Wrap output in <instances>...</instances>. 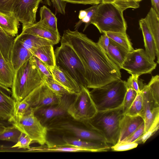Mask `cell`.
I'll use <instances>...</instances> for the list:
<instances>
[{"mask_svg":"<svg viewBox=\"0 0 159 159\" xmlns=\"http://www.w3.org/2000/svg\"><path fill=\"white\" fill-rule=\"evenodd\" d=\"M75 95L67 113L76 120L84 122L89 120L98 112L90 91L87 87L82 86L79 92Z\"/></svg>","mask_w":159,"mask_h":159,"instance_id":"cell-8","label":"cell"},{"mask_svg":"<svg viewBox=\"0 0 159 159\" xmlns=\"http://www.w3.org/2000/svg\"><path fill=\"white\" fill-rule=\"evenodd\" d=\"M6 127L4 126H0V134L3 131Z\"/></svg>","mask_w":159,"mask_h":159,"instance_id":"cell-52","label":"cell"},{"mask_svg":"<svg viewBox=\"0 0 159 159\" xmlns=\"http://www.w3.org/2000/svg\"><path fill=\"white\" fill-rule=\"evenodd\" d=\"M27 151L33 152H89L86 148L77 147L68 145L66 143L62 145H54L47 141L45 144L35 147H30Z\"/></svg>","mask_w":159,"mask_h":159,"instance_id":"cell-24","label":"cell"},{"mask_svg":"<svg viewBox=\"0 0 159 159\" xmlns=\"http://www.w3.org/2000/svg\"><path fill=\"white\" fill-rule=\"evenodd\" d=\"M110 40L107 54L121 69L122 65L129 52L110 39Z\"/></svg>","mask_w":159,"mask_h":159,"instance_id":"cell-25","label":"cell"},{"mask_svg":"<svg viewBox=\"0 0 159 159\" xmlns=\"http://www.w3.org/2000/svg\"><path fill=\"white\" fill-rule=\"evenodd\" d=\"M133 3L139 2L142 0H127Z\"/></svg>","mask_w":159,"mask_h":159,"instance_id":"cell-53","label":"cell"},{"mask_svg":"<svg viewBox=\"0 0 159 159\" xmlns=\"http://www.w3.org/2000/svg\"><path fill=\"white\" fill-rule=\"evenodd\" d=\"M15 38L24 48L33 54L42 47L56 44L49 40L29 34H20Z\"/></svg>","mask_w":159,"mask_h":159,"instance_id":"cell-21","label":"cell"},{"mask_svg":"<svg viewBox=\"0 0 159 159\" xmlns=\"http://www.w3.org/2000/svg\"><path fill=\"white\" fill-rule=\"evenodd\" d=\"M31 59L39 70L45 78L53 79L49 69L40 60L34 56Z\"/></svg>","mask_w":159,"mask_h":159,"instance_id":"cell-41","label":"cell"},{"mask_svg":"<svg viewBox=\"0 0 159 159\" xmlns=\"http://www.w3.org/2000/svg\"><path fill=\"white\" fill-rule=\"evenodd\" d=\"M142 93L143 107V117L145 125L144 133L155 119L159 116V103L154 99L147 84H144L140 90Z\"/></svg>","mask_w":159,"mask_h":159,"instance_id":"cell-13","label":"cell"},{"mask_svg":"<svg viewBox=\"0 0 159 159\" xmlns=\"http://www.w3.org/2000/svg\"><path fill=\"white\" fill-rule=\"evenodd\" d=\"M110 38L105 34L103 33L99 38L97 43L105 50L106 54L108 51V48L110 43Z\"/></svg>","mask_w":159,"mask_h":159,"instance_id":"cell-46","label":"cell"},{"mask_svg":"<svg viewBox=\"0 0 159 159\" xmlns=\"http://www.w3.org/2000/svg\"><path fill=\"white\" fill-rule=\"evenodd\" d=\"M103 33L106 34L110 39L128 52H129L134 50L132 43L126 33L109 32H104Z\"/></svg>","mask_w":159,"mask_h":159,"instance_id":"cell-30","label":"cell"},{"mask_svg":"<svg viewBox=\"0 0 159 159\" xmlns=\"http://www.w3.org/2000/svg\"><path fill=\"white\" fill-rule=\"evenodd\" d=\"M98 4L94 5L86 9L87 13L85 16L82 19L80 20L75 26V30H77L82 23H85V26L83 30L84 31L87 27L91 24V21L94 16L97 10Z\"/></svg>","mask_w":159,"mask_h":159,"instance_id":"cell-34","label":"cell"},{"mask_svg":"<svg viewBox=\"0 0 159 159\" xmlns=\"http://www.w3.org/2000/svg\"><path fill=\"white\" fill-rule=\"evenodd\" d=\"M53 79L73 95L78 93L80 89L79 84L68 74L56 66L49 69Z\"/></svg>","mask_w":159,"mask_h":159,"instance_id":"cell-19","label":"cell"},{"mask_svg":"<svg viewBox=\"0 0 159 159\" xmlns=\"http://www.w3.org/2000/svg\"><path fill=\"white\" fill-rule=\"evenodd\" d=\"M140 28L143 35L145 52L150 57L154 60L156 50L153 38L143 18L139 21Z\"/></svg>","mask_w":159,"mask_h":159,"instance_id":"cell-27","label":"cell"},{"mask_svg":"<svg viewBox=\"0 0 159 159\" xmlns=\"http://www.w3.org/2000/svg\"><path fill=\"white\" fill-rule=\"evenodd\" d=\"M63 140L65 143L77 147L87 149L90 152H106L111 149V146L106 142L88 141L77 137L65 138Z\"/></svg>","mask_w":159,"mask_h":159,"instance_id":"cell-18","label":"cell"},{"mask_svg":"<svg viewBox=\"0 0 159 159\" xmlns=\"http://www.w3.org/2000/svg\"><path fill=\"white\" fill-rule=\"evenodd\" d=\"M10 124L8 122L2 120L0 119V126H9Z\"/></svg>","mask_w":159,"mask_h":159,"instance_id":"cell-50","label":"cell"},{"mask_svg":"<svg viewBox=\"0 0 159 159\" xmlns=\"http://www.w3.org/2000/svg\"><path fill=\"white\" fill-rule=\"evenodd\" d=\"M33 56L32 52L24 48L15 38L10 52V61L15 72Z\"/></svg>","mask_w":159,"mask_h":159,"instance_id":"cell-17","label":"cell"},{"mask_svg":"<svg viewBox=\"0 0 159 159\" xmlns=\"http://www.w3.org/2000/svg\"><path fill=\"white\" fill-rule=\"evenodd\" d=\"M123 12L112 3H101L98 5L91 24L101 33L104 32L126 33L127 25Z\"/></svg>","mask_w":159,"mask_h":159,"instance_id":"cell-5","label":"cell"},{"mask_svg":"<svg viewBox=\"0 0 159 159\" xmlns=\"http://www.w3.org/2000/svg\"><path fill=\"white\" fill-rule=\"evenodd\" d=\"M138 144L135 142L122 141L111 147V149L115 151H123L130 150L137 147Z\"/></svg>","mask_w":159,"mask_h":159,"instance_id":"cell-42","label":"cell"},{"mask_svg":"<svg viewBox=\"0 0 159 159\" xmlns=\"http://www.w3.org/2000/svg\"><path fill=\"white\" fill-rule=\"evenodd\" d=\"M15 71L10 61H7L0 51V85L11 93Z\"/></svg>","mask_w":159,"mask_h":159,"instance_id":"cell-22","label":"cell"},{"mask_svg":"<svg viewBox=\"0 0 159 159\" xmlns=\"http://www.w3.org/2000/svg\"><path fill=\"white\" fill-rule=\"evenodd\" d=\"M5 90L8 92L0 85V119L11 124L13 120L16 101L4 92Z\"/></svg>","mask_w":159,"mask_h":159,"instance_id":"cell-20","label":"cell"},{"mask_svg":"<svg viewBox=\"0 0 159 159\" xmlns=\"http://www.w3.org/2000/svg\"><path fill=\"white\" fill-rule=\"evenodd\" d=\"M87 11L85 9L81 10L79 11L78 17L80 20L83 19L86 16Z\"/></svg>","mask_w":159,"mask_h":159,"instance_id":"cell-49","label":"cell"},{"mask_svg":"<svg viewBox=\"0 0 159 159\" xmlns=\"http://www.w3.org/2000/svg\"><path fill=\"white\" fill-rule=\"evenodd\" d=\"M35 111L30 108L22 117L14 120L11 124L32 140L43 145L47 142V128L35 115Z\"/></svg>","mask_w":159,"mask_h":159,"instance_id":"cell-7","label":"cell"},{"mask_svg":"<svg viewBox=\"0 0 159 159\" xmlns=\"http://www.w3.org/2000/svg\"><path fill=\"white\" fill-rule=\"evenodd\" d=\"M137 94V93L133 89L131 88H127L122 105L124 114L126 113L131 106Z\"/></svg>","mask_w":159,"mask_h":159,"instance_id":"cell-37","label":"cell"},{"mask_svg":"<svg viewBox=\"0 0 159 159\" xmlns=\"http://www.w3.org/2000/svg\"><path fill=\"white\" fill-rule=\"evenodd\" d=\"M53 46L49 45L42 47L33 53V56L40 60L48 69L55 66Z\"/></svg>","mask_w":159,"mask_h":159,"instance_id":"cell-28","label":"cell"},{"mask_svg":"<svg viewBox=\"0 0 159 159\" xmlns=\"http://www.w3.org/2000/svg\"><path fill=\"white\" fill-rule=\"evenodd\" d=\"M159 128V116H158L155 119L147 132L134 142L138 144L144 143L148 139L158 131Z\"/></svg>","mask_w":159,"mask_h":159,"instance_id":"cell-35","label":"cell"},{"mask_svg":"<svg viewBox=\"0 0 159 159\" xmlns=\"http://www.w3.org/2000/svg\"><path fill=\"white\" fill-rule=\"evenodd\" d=\"M44 83L53 93L60 98L65 94H70L67 89L53 79L45 78Z\"/></svg>","mask_w":159,"mask_h":159,"instance_id":"cell-33","label":"cell"},{"mask_svg":"<svg viewBox=\"0 0 159 159\" xmlns=\"http://www.w3.org/2000/svg\"><path fill=\"white\" fill-rule=\"evenodd\" d=\"M30 107V104L26 101H16L13 121L24 116Z\"/></svg>","mask_w":159,"mask_h":159,"instance_id":"cell-36","label":"cell"},{"mask_svg":"<svg viewBox=\"0 0 159 159\" xmlns=\"http://www.w3.org/2000/svg\"><path fill=\"white\" fill-rule=\"evenodd\" d=\"M86 128H81L68 123L60 122L52 125L50 130L67 132L73 134L76 137L88 141L106 142L102 134L89 122L86 121Z\"/></svg>","mask_w":159,"mask_h":159,"instance_id":"cell-10","label":"cell"},{"mask_svg":"<svg viewBox=\"0 0 159 159\" xmlns=\"http://www.w3.org/2000/svg\"><path fill=\"white\" fill-rule=\"evenodd\" d=\"M19 0H0V12L6 14L13 13Z\"/></svg>","mask_w":159,"mask_h":159,"instance_id":"cell-39","label":"cell"},{"mask_svg":"<svg viewBox=\"0 0 159 159\" xmlns=\"http://www.w3.org/2000/svg\"><path fill=\"white\" fill-rule=\"evenodd\" d=\"M56 12L65 15L66 2L62 0H51Z\"/></svg>","mask_w":159,"mask_h":159,"instance_id":"cell-45","label":"cell"},{"mask_svg":"<svg viewBox=\"0 0 159 159\" xmlns=\"http://www.w3.org/2000/svg\"><path fill=\"white\" fill-rule=\"evenodd\" d=\"M21 34H29L49 40L56 44L60 39L59 33L48 27L43 20L32 24L22 26Z\"/></svg>","mask_w":159,"mask_h":159,"instance_id":"cell-14","label":"cell"},{"mask_svg":"<svg viewBox=\"0 0 159 159\" xmlns=\"http://www.w3.org/2000/svg\"><path fill=\"white\" fill-rule=\"evenodd\" d=\"M152 7L159 15V0H151Z\"/></svg>","mask_w":159,"mask_h":159,"instance_id":"cell-48","label":"cell"},{"mask_svg":"<svg viewBox=\"0 0 159 159\" xmlns=\"http://www.w3.org/2000/svg\"><path fill=\"white\" fill-rule=\"evenodd\" d=\"M42 0H19L13 13L22 26L32 24L36 21V14Z\"/></svg>","mask_w":159,"mask_h":159,"instance_id":"cell-11","label":"cell"},{"mask_svg":"<svg viewBox=\"0 0 159 159\" xmlns=\"http://www.w3.org/2000/svg\"><path fill=\"white\" fill-rule=\"evenodd\" d=\"M19 22L13 13L6 14L0 12V27L10 36L15 37L18 34Z\"/></svg>","mask_w":159,"mask_h":159,"instance_id":"cell-26","label":"cell"},{"mask_svg":"<svg viewBox=\"0 0 159 159\" xmlns=\"http://www.w3.org/2000/svg\"><path fill=\"white\" fill-rule=\"evenodd\" d=\"M144 122L140 115L132 116L124 114L120 124V133L118 143L124 140Z\"/></svg>","mask_w":159,"mask_h":159,"instance_id":"cell-16","label":"cell"},{"mask_svg":"<svg viewBox=\"0 0 159 159\" xmlns=\"http://www.w3.org/2000/svg\"><path fill=\"white\" fill-rule=\"evenodd\" d=\"M70 45L84 65L87 88L100 87L121 79L120 69L97 43L77 30L64 31L61 41Z\"/></svg>","mask_w":159,"mask_h":159,"instance_id":"cell-1","label":"cell"},{"mask_svg":"<svg viewBox=\"0 0 159 159\" xmlns=\"http://www.w3.org/2000/svg\"><path fill=\"white\" fill-rule=\"evenodd\" d=\"M144 130L145 125L144 122L134 132L123 141L134 142L143 135L144 133Z\"/></svg>","mask_w":159,"mask_h":159,"instance_id":"cell-43","label":"cell"},{"mask_svg":"<svg viewBox=\"0 0 159 159\" xmlns=\"http://www.w3.org/2000/svg\"><path fill=\"white\" fill-rule=\"evenodd\" d=\"M139 77L137 75H131L126 81L127 87L132 89L137 93L140 91L139 84Z\"/></svg>","mask_w":159,"mask_h":159,"instance_id":"cell-44","label":"cell"},{"mask_svg":"<svg viewBox=\"0 0 159 159\" xmlns=\"http://www.w3.org/2000/svg\"><path fill=\"white\" fill-rule=\"evenodd\" d=\"M157 63L151 59L142 48L134 49L129 52L121 69L131 75L139 76L150 74L156 68Z\"/></svg>","mask_w":159,"mask_h":159,"instance_id":"cell-9","label":"cell"},{"mask_svg":"<svg viewBox=\"0 0 159 159\" xmlns=\"http://www.w3.org/2000/svg\"><path fill=\"white\" fill-rule=\"evenodd\" d=\"M102 3L113 4L116 0H101Z\"/></svg>","mask_w":159,"mask_h":159,"instance_id":"cell-51","label":"cell"},{"mask_svg":"<svg viewBox=\"0 0 159 159\" xmlns=\"http://www.w3.org/2000/svg\"><path fill=\"white\" fill-rule=\"evenodd\" d=\"M144 20L151 32L154 40L157 63H159V15L151 7Z\"/></svg>","mask_w":159,"mask_h":159,"instance_id":"cell-23","label":"cell"},{"mask_svg":"<svg viewBox=\"0 0 159 159\" xmlns=\"http://www.w3.org/2000/svg\"><path fill=\"white\" fill-rule=\"evenodd\" d=\"M61 44L54 51L55 66L69 75L80 86L87 87L83 63L74 49L68 43Z\"/></svg>","mask_w":159,"mask_h":159,"instance_id":"cell-4","label":"cell"},{"mask_svg":"<svg viewBox=\"0 0 159 159\" xmlns=\"http://www.w3.org/2000/svg\"><path fill=\"white\" fill-rule=\"evenodd\" d=\"M21 132L14 125L6 126L0 134V140L6 141L16 143Z\"/></svg>","mask_w":159,"mask_h":159,"instance_id":"cell-32","label":"cell"},{"mask_svg":"<svg viewBox=\"0 0 159 159\" xmlns=\"http://www.w3.org/2000/svg\"><path fill=\"white\" fill-rule=\"evenodd\" d=\"M40 20H43L45 24L54 32L59 33L57 27V18L53 12L44 5L40 9Z\"/></svg>","mask_w":159,"mask_h":159,"instance_id":"cell-29","label":"cell"},{"mask_svg":"<svg viewBox=\"0 0 159 159\" xmlns=\"http://www.w3.org/2000/svg\"><path fill=\"white\" fill-rule=\"evenodd\" d=\"M152 96L156 101L159 103V76L158 75L152 76L147 84Z\"/></svg>","mask_w":159,"mask_h":159,"instance_id":"cell-38","label":"cell"},{"mask_svg":"<svg viewBox=\"0 0 159 159\" xmlns=\"http://www.w3.org/2000/svg\"><path fill=\"white\" fill-rule=\"evenodd\" d=\"M143 94L140 91L137 93L134 101L125 114L132 116L140 115L143 117Z\"/></svg>","mask_w":159,"mask_h":159,"instance_id":"cell-31","label":"cell"},{"mask_svg":"<svg viewBox=\"0 0 159 159\" xmlns=\"http://www.w3.org/2000/svg\"><path fill=\"white\" fill-rule=\"evenodd\" d=\"M45 78L31 58L15 72L11 88L12 97L16 101H27L31 93L44 83Z\"/></svg>","mask_w":159,"mask_h":159,"instance_id":"cell-2","label":"cell"},{"mask_svg":"<svg viewBox=\"0 0 159 159\" xmlns=\"http://www.w3.org/2000/svg\"><path fill=\"white\" fill-rule=\"evenodd\" d=\"M45 3L48 5L50 6L51 5V3L50 0H44Z\"/></svg>","mask_w":159,"mask_h":159,"instance_id":"cell-54","label":"cell"},{"mask_svg":"<svg viewBox=\"0 0 159 159\" xmlns=\"http://www.w3.org/2000/svg\"><path fill=\"white\" fill-rule=\"evenodd\" d=\"M70 93L65 94L61 98L57 104L48 107H43L37 111H39L40 116L45 121L53 120L58 117L63 116L71 104Z\"/></svg>","mask_w":159,"mask_h":159,"instance_id":"cell-15","label":"cell"},{"mask_svg":"<svg viewBox=\"0 0 159 159\" xmlns=\"http://www.w3.org/2000/svg\"><path fill=\"white\" fill-rule=\"evenodd\" d=\"M66 2L73 4H81L84 5H94L102 3L101 0H62Z\"/></svg>","mask_w":159,"mask_h":159,"instance_id":"cell-47","label":"cell"},{"mask_svg":"<svg viewBox=\"0 0 159 159\" xmlns=\"http://www.w3.org/2000/svg\"><path fill=\"white\" fill-rule=\"evenodd\" d=\"M32 142V140L29 137L21 132L17 142L11 148L28 149L30 148V145Z\"/></svg>","mask_w":159,"mask_h":159,"instance_id":"cell-40","label":"cell"},{"mask_svg":"<svg viewBox=\"0 0 159 159\" xmlns=\"http://www.w3.org/2000/svg\"><path fill=\"white\" fill-rule=\"evenodd\" d=\"M124 115L122 106L114 109L98 111L89 121L102 134L107 143L113 145L118 142L120 122Z\"/></svg>","mask_w":159,"mask_h":159,"instance_id":"cell-6","label":"cell"},{"mask_svg":"<svg viewBox=\"0 0 159 159\" xmlns=\"http://www.w3.org/2000/svg\"><path fill=\"white\" fill-rule=\"evenodd\" d=\"M126 82L120 79L90 91L98 111L114 109L122 106L127 90Z\"/></svg>","mask_w":159,"mask_h":159,"instance_id":"cell-3","label":"cell"},{"mask_svg":"<svg viewBox=\"0 0 159 159\" xmlns=\"http://www.w3.org/2000/svg\"><path fill=\"white\" fill-rule=\"evenodd\" d=\"M61 98L53 93L44 82L33 92L29 104L36 112L41 108L58 103Z\"/></svg>","mask_w":159,"mask_h":159,"instance_id":"cell-12","label":"cell"}]
</instances>
